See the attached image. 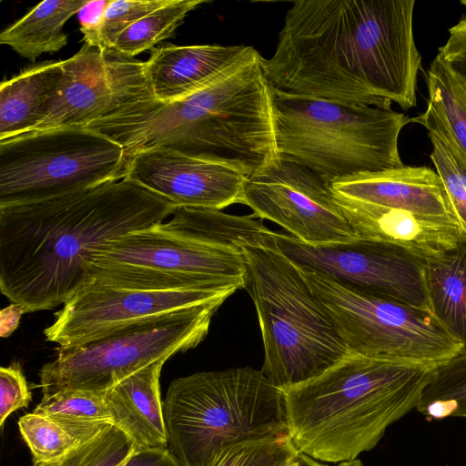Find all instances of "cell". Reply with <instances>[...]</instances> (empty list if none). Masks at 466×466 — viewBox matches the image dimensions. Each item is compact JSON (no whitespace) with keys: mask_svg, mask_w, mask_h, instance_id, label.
Here are the masks:
<instances>
[{"mask_svg":"<svg viewBox=\"0 0 466 466\" xmlns=\"http://www.w3.org/2000/svg\"><path fill=\"white\" fill-rule=\"evenodd\" d=\"M414 0H297L274 54L262 57L281 91L407 110L417 104L421 56L413 34Z\"/></svg>","mask_w":466,"mask_h":466,"instance_id":"cell-1","label":"cell"},{"mask_svg":"<svg viewBox=\"0 0 466 466\" xmlns=\"http://www.w3.org/2000/svg\"><path fill=\"white\" fill-rule=\"evenodd\" d=\"M177 209L127 178L0 207L1 293L25 313L64 305L86 285L105 248Z\"/></svg>","mask_w":466,"mask_h":466,"instance_id":"cell-2","label":"cell"},{"mask_svg":"<svg viewBox=\"0 0 466 466\" xmlns=\"http://www.w3.org/2000/svg\"><path fill=\"white\" fill-rule=\"evenodd\" d=\"M85 127L121 145L128 157L167 147L238 169L246 177L279 157L271 84L254 47L202 87L163 103L151 92Z\"/></svg>","mask_w":466,"mask_h":466,"instance_id":"cell-3","label":"cell"},{"mask_svg":"<svg viewBox=\"0 0 466 466\" xmlns=\"http://www.w3.org/2000/svg\"><path fill=\"white\" fill-rule=\"evenodd\" d=\"M432 368L350 353L319 376L283 389L287 432L321 461L354 460L417 408Z\"/></svg>","mask_w":466,"mask_h":466,"instance_id":"cell-4","label":"cell"},{"mask_svg":"<svg viewBox=\"0 0 466 466\" xmlns=\"http://www.w3.org/2000/svg\"><path fill=\"white\" fill-rule=\"evenodd\" d=\"M244 287L264 348L261 371L280 390L323 373L351 353L300 268L271 247H241Z\"/></svg>","mask_w":466,"mask_h":466,"instance_id":"cell-5","label":"cell"},{"mask_svg":"<svg viewBox=\"0 0 466 466\" xmlns=\"http://www.w3.org/2000/svg\"><path fill=\"white\" fill-rule=\"evenodd\" d=\"M279 154L326 184L404 164L398 140L411 118L403 113L287 93L271 85Z\"/></svg>","mask_w":466,"mask_h":466,"instance_id":"cell-6","label":"cell"},{"mask_svg":"<svg viewBox=\"0 0 466 466\" xmlns=\"http://www.w3.org/2000/svg\"><path fill=\"white\" fill-rule=\"evenodd\" d=\"M163 411L167 449L181 466H206L226 445L287 431L282 390L249 367L174 380Z\"/></svg>","mask_w":466,"mask_h":466,"instance_id":"cell-7","label":"cell"},{"mask_svg":"<svg viewBox=\"0 0 466 466\" xmlns=\"http://www.w3.org/2000/svg\"><path fill=\"white\" fill-rule=\"evenodd\" d=\"M241 248L208 239L175 211L167 222L130 232L98 253L88 283L125 289H243ZM85 287V286H84Z\"/></svg>","mask_w":466,"mask_h":466,"instance_id":"cell-8","label":"cell"},{"mask_svg":"<svg viewBox=\"0 0 466 466\" xmlns=\"http://www.w3.org/2000/svg\"><path fill=\"white\" fill-rule=\"evenodd\" d=\"M300 270L351 353L434 368L464 349L429 310Z\"/></svg>","mask_w":466,"mask_h":466,"instance_id":"cell-9","label":"cell"},{"mask_svg":"<svg viewBox=\"0 0 466 466\" xmlns=\"http://www.w3.org/2000/svg\"><path fill=\"white\" fill-rule=\"evenodd\" d=\"M125 148L87 127L0 141V207L57 197L124 177Z\"/></svg>","mask_w":466,"mask_h":466,"instance_id":"cell-10","label":"cell"},{"mask_svg":"<svg viewBox=\"0 0 466 466\" xmlns=\"http://www.w3.org/2000/svg\"><path fill=\"white\" fill-rule=\"evenodd\" d=\"M224 300L189 308L84 345L56 349L40 370L43 397L60 390L105 393L136 370L197 347Z\"/></svg>","mask_w":466,"mask_h":466,"instance_id":"cell-11","label":"cell"},{"mask_svg":"<svg viewBox=\"0 0 466 466\" xmlns=\"http://www.w3.org/2000/svg\"><path fill=\"white\" fill-rule=\"evenodd\" d=\"M275 243L300 269L320 272L358 290L430 311L425 258L414 252L360 237L349 242L308 244L277 233Z\"/></svg>","mask_w":466,"mask_h":466,"instance_id":"cell-12","label":"cell"},{"mask_svg":"<svg viewBox=\"0 0 466 466\" xmlns=\"http://www.w3.org/2000/svg\"><path fill=\"white\" fill-rule=\"evenodd\" d=\"M237 288L140 289L90 282L55 313L46 339L69 348L105 338L130 327L184 309L226 300Z\"/></svg>","mask_w":466,"mask_h":466,"instance_id":"cell-13","label":"cell"},{"mask_svg":"<svg viewBox=\"0 0 466 466\" xmlns=\"http://www.w3.org/2000/svg\"><path fill=\"white\" fill-rule=\"evenodd\" d=\"M240 204L308 244L349 242L358 238L330 187L305 166L279 157L244 182Z\"/></svg>","mask_w":466,"mask_h":466,"instance_id":"cell-14","label":"cell"},{"mask_svg":"<svg viewBox=\"0 0 466 466\" xmlns=\"http://www.w3.org/2000/svg\"><path fill=\"white\" fill-rule=\"evenodd\" d=\"M63 65V80L48 115L31 132L85 127L150 91L145 63L113 49L85 43Z\"/></svg>","mask_w":466,"mask_h":466,"instance_id":"cell-15","label":"cell"},{"mask_svg":"<svg viewBox=\"0 0 466 466\" xmlns=\"http://www.w3.org/2000/svg\"><path fill=\"white\" fill-rule=\"evenodd\" d=\"M246 177L224 164L153 147L127 157L123 178L166 198L177 208L220 210L239 203Z\"/></svg>","mask_w":466,"mask_h":466,"instance_id":"cell-16","label":"cell"},{"mask_svg":"<svg viewBox=\"0 0 466 466\" xmlns=\"http://www.w3.org/2000/svg\"><path fill=\"white\" fill-rule=\"evenodd\" d=\"M333 194L365 203L408 211L457 224L439 174L427 167L403 166L339 179Z\"/></svg>","mask_w":466,"mask_h":466,"instance_id":"cell-17","label":"cell"},{"mask_svg":"<svg viewBox=\"0 0 466 466\" xmlns=\"http://www.w3.org/2000/svg\"><path fill=\"white\" fill-rule=\"evenodd\" d=\"M333 195L358 237L403 248L425 259L454 248L464 236L451 222Z\"/></svg>","mask_w":466,"mask_h":466,"instance_id":"cell-18","label":"cell"},{"mask_svg":"<svg viewBox=\"0 0 466 466\" xmlns=\"http://www.w3.org/2000/svg\"><path fill=\"white\" fill-rule=\"evenodd\" d=\"M248 46H167L153 48L145 75L153 97L168 103L202 87L247 49Z\"/></svg>","mask_w":466,"mask_h":466,"instance_id":"cell-19","label":"cell"},{"mask_svg":"<svg viewBox=\"0 0 466 466\" xmlns=\"http://www.w3.org/2000/svg\"><path fill=\"white\" fill-rule=\"evenodd\" d=\"M166 360L128 375L105 392L113 423L138 450L167 449L160 374Z\"/></svg>","mask_w":466,"mask_h":466,"instance_id":"cell-20","label":"cell"},{"mask_svg":"<svg viewBox=\"0 0 466 466\" xmlns=\"http://www.w3.org/2000/svg\"><path fill=\"white\" fill-rule=\"evenodd\" d=\"M63 76V61H48L2 81L0 141L29 133L43 122Z\"/></svg>","mask_w":466,"mask_h":466,"instance_id":"cell-21","label":"cell"},{"mask_svg":"<svg viewBox=\"0 0 466 466\" xmlns=\"http://www.w3.org/2000/svg\"><path fill=\"white\" fill-rule=\"evenodd\" d=\"M430 311L466 350V237L450 249L425 259Z\"/></svg>","mask_w":466,"mask_h":466,"instance_id":"cell-22","label":"cell"},{"mask_svg":"<svg viewBox=\"0 0 466 466\" xmlns=\"http://www.w3.org/2000/svg\"><path fill=\"white\" fill-rule=\"evenodd\" d=\"M425 79L427 108L410 122L420 124L466 158V83L438 56Z\"/></svg>","mask_w":466,"mask_h":466,"instance_id":"cell-23","label":"cell"},{"mask_svg":"<svg viewBox=\"0 0 466 466\" xmlns=\"http://www.w3.org/2000/svg\"><path fill=\"white\" fill-rule=\"evenodd\" d=\"M88 0H45L0 34V44L34 62L44 53H56L67 44L66 21Z\"/></svg>","mask_w":466,"mask_h":466,"instance_id":"cell-24","label":"cell"},{"mask_svg":"<svg viewBox=\"0 0 466 466\" xmlns=\"http://www.w3.org/2000/svg\"><path fill=\"white\" fill-rule=\"evenodd\" d=\"M33 412L46 416L75 434L91 439L114 424L105 393L66 390L43 397Z\"/></svg>","mask_w":466,"mask_h":466,"instance_id":"cell-25","label":"cell"},{"mask_svg":"<svg viewBox=\"0 0 466 466\" xmlns=\"http://www.w3.org/2000/svg\"><path fill=\"white\" fill-rule=\"evenodd\" d=\"M416 409L431 418H466V350L431 369Z\"/></svg>","mask_w":466,"mask_h":466,"instance_id":"cell-26","label":"cell"},{"mask_svg":"<svg viewBox=\"0 0 466 466\" xmlns=\"http://www.w3.org/2000/svg\"><path fill=\"white\" fill-rule=\"evenodd\" d=\"M206 3L205 0H172L126 29L112 49L132 58L152 49L155 45L173 36L187 15Z\"/></svg>","mask_w":466,"mask_h":466,"instance_id":"cell-27","label":"cell"},{"mask_svg":"<svg viewBox=\"0 0 466 466\" xmlns=\"http://www.w3.org/2000/svg\"><path fill=\"white\" fill-rule=\"evenodd\" d=\"M299 451L287 431L218 450L206 466H289Z\"/></svg>","mask_w":466,"mask_h":466,"instance_id":"cell-28","label":"cell"},{"mask_svg":"<svg viewBox=\"0 0 466 466\" xmlns=\"http://www.w3.org/2000/svg\"><path fill=\"white\" fill-rule=\"evenodd\" d=\"M18 427L32 453L33 463L56 461L90 440L82 438L50 418L33 411L19 419Z\"/></svg>","mask_w":466,"mask_h":466,"instance_id":"cell-29","label":"cell"},{"mask_svg":"<svg viewBox=\"0 0 466 466\" xmlns=\"http://www.w3.org/2000/svg\"><path fill=\"white\" fill-rule=\"evenodd\" d=\"M136 449L135 443L120 429L108 424L64 457L31 466H123Z\"/></svg>","mask_w":466,"mask_h":466,"instance_id":"cell-30","label":"cell"},{"mask_svg":"<svg viewBox=\"0 0 466 466\" xmlns=\"http://www.w3.org/2000/svg\"><path fill=\"white\" fill-rule=\"evenodd\" d=\"M172 0H110L100 27L101 50L112 49L118 36L130 25L169 4Z\"/></svg>","mask_w":466,"mask_h":466,"instance_id":"cell-31","label":"cell"},{"mask_svg":"<svg viewBox=\"0 0 466 466\" xmlns=\"http://www.w3.org/2000/svg\"><path fill=\"white\" fill-rule=\"evenodd\" d=\"M429 137L432 144L431 159L442 180L460 228L466 237V188L443 142L432 133H429Z\"/></svg>","mask_w":466,"mask_h":466,"instance_id":"cell-32","label":"cell"},{"mask_svg":"<svg viewBox=\"0 0 466 466\" xmlns=\"http://www.w3.org/2000/svg\"><path fill=\"white\" fill-rule=\"evenodd\" d=\"M0 426L12 412L25 408L32 396L18 362L0 368Z\"/></svg>","mask_w":466,"mask_h":466,"instance_id":"cell-33","label":"cell"},{"mask_svg":"<svg viewBox=\"0 0 466 466\" xmlns=\"http://www.w3.org/2000/svg\"><path fill=\"white\" fill-rule=\"evenodd\" d=\"M437 56L466 83V16L449 29V37Z\"/></svg>","mask_w":466,"mask_h":466,"instance_id":"cell-34","label":"cell"},{"mask_svg":"<svg viewBox=\"0 0 466 466\" xmlns=\"http://www.w3.org/2000/svg\"><path fill=\"white\" fill-rule=\"evenodd\" d=\"M110 0H91L78 11L80 31L86 44L99 48V32L105 10Z\"/></svg>","mask_w":466,"mask_h":466,"instance_id":"cell-35","label":"cell"},{"mask_svg":"<svg viewBox=\"0 0 466 466\" xmlns=\"http://www.w3.org/2000/svg\"><path fill=\"white\" fill-rule=\"evenodd\" d=\"M123 466H181L168 449H136Z\"/></svg>","mask_w":466,"mask_h":466,"instance_id":"cell-36","label":"cell"},{"mask_svg":"<svg viewBox=\"0 0 466 466\" xmlns=\"http://www.w3.org/2000/svg\"><path fill=\"white\" fill-rule=\"evenodd\" d=\"M25 313L23 308L12 303L1 311V336H9L17 327L21 315Z\"/></svg>","mask_w":466,"mask_h":466,"instance_id":"cell-37","label":"cell"},{"mask_svg":"<svg viewBox=\"0 0 466 466\" xmlns=\"http://www.w3.org/2000/svg\"><path fill=\"white\" fill-rule=\"evenodd\" d=\"M443 144L446 147L447 150L449 151L450 155L451 156L455 163L456 168L461 178V181L466 188V158L453 147L450 146L445 142H443Z\"/></svg>","mask_w":466,"mask_h":466,"instance_id":"cell-38","label":"cell"},{"mask_svg":"<svg viewBox=\"0 0 466 466\" xmlns=\"http://www.w3.org/2000/svg\"><path fill=\"white\" fill-rule=\"evenodd\" d=\"M289 466H329L319 462L317 460L308 456L305 453L299 452L293 461Z\"/></svg>","mask_w":466,"mask_h":466,"instance_id":"cell-39","label":"cell"},{"mask_svg":"<svg viewBox=\"0 0 466 466\" xmlns=\"http://www.w3.org/2000/svg\"><path fill=\"white\" fill-rule=\"evenodd\" d=\"M338 466H362L361 461L358 459L340 461Z\"/></svg>","mask_w":466,"mask_h":466,"instance_id":"cell-40","label":"cell"},{"mask_svg":"<svg viewBox=\"0 0 466 466\" xmlns=\"http://www.w3.org/2000/svg\"><path fill=\"white\" fill-rule=\"evenodd\" d=\"M461 4L466 5V0H461Z\"/></svg>","mask_w":466,"mask_h":466,"instance_id":"cell-41","label":"cell"}]
</instances>
